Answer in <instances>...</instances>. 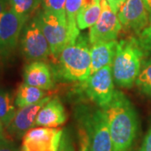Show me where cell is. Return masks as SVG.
Returning <instances> with one entry per match:
<instances>
[{"label":"cell","mask_w":151,"mask_h":151,"mask_svg":"<svg viewBox=\"0 0 151 151\" xmlns=\"http://www.w3.org/2000/svg\"><path fill=\"white\" fill-rule=\"evenodd\" d=\"M113 151H129L139 131V119L132 103L123 92L115 91L105 108Z\"/></svg>","instance_id":"1"},{"label":"cell","mask_w":151,"mask_h":151,"mask_svg":"<svg viewBox=\"0 0 151 151\" xmlns=\"http://www.w3.org/2000/svg\"><path fill=\"white\" fill-rule=\"evenodd\" d=\"M145 50L138 40L131 38L119 41L113 62V80L124 88L134 86L143 64Z\"/></svg>","instance_id":"2"},{"label":"cell","mask_w":151,"mask_h":151,"mask_svg":"<svg viewBox=\"0 0 151 151\" xmlns=\"http://www.w3.org/2000/svg\"><path fill=\"white\" fill-rule=\"evenodd\" d=\"M60 74L67 81H85L90 76L91 54L83 35L68 44L59 55Z\"/></svg>","instance_id":"3"},{"label":"cell","mask_w":151,"mask_h":151,"mask_svg":"<svg viewBox=\"0 0 151 151\" xmlns=\"http://www.w3.org/2000/svg\"><path fill=\"white\" fill-rule=\"evenodd\" d=\"M79 121L88 137V151H113L108 120L103 109L81 110Z\"/></svg>","instance_id":"4"},{"label":"cell","mask_w":151,"mask_h":151,"mask_svg":"<svg viewBox=\"0 0 151 151\" xmlns=\"http://www.w3.org/2000/svg\"><path fill=\"white\" fill-rule=\"evenodd\" d=\"M21 50L29 60H41L51 54L50 47L38 21L37 16L25 24L20 39Z\"/></svg>","instance_id":"5"},{"label":"cell","mask_w":151,"mask_h":151,"mask_svg":"<svg viewBox=\"0 0 151 151\" xmlns=\"http://www.w3.org/2000/svg\"><path fill=\"white\" fill-rule=\"evenodd\" d=\"M29 17L11 9L0 14V54L8 56L16 48L22 30Z\"/></svg>","instance_id":"6"},{"label":"cell","mask_w":151,"mask_h":151,"mask_svg":"<svg viewBox=\"0 0 151 151\" xmlns=\"http://www.w3.org/2000/svg\"><path fill=\"white\" fill-rule=\"evenodd\" d=\"M84 82L86 96L98 107L105 108L112 101L115 92L112 65L99 69Z\"/></svg>","instance_id":"7"},{"label":"cell","mask_w":151,"mask_h":151,"mask_svg":"<svg viewBox=\"0 0 151 151\" xmlns=\"http://www.w3.org/2000/svg\"><path fill=\"white\" fill-rule=\"evenodd\" d=\"M36 16L50 45L51 55L55 57L59 56L68 43L66 22L62 21L54 14L47 11H41Z\"/></svg>","instance_id":"8"},{"label":"cell","mask_w":151,"mask_h":151,"mask_svg":"<svg viewBox=\"0 0 151 151\" xmlns=\"http://www.w3.org/2000/svg\"><path fill=\"white\" fill-rule=\"evenodd\" d=\"M101 14L97 23L89 31V42L91 45L116 40L122 29V24L117 14L112 10L107 0H101Z\"/></svg>","instance_id":"9"},{"label":"cell","mask_w":151,"mask_h":151,"mask_svg":"<svg viewBox=\"0 0 151 151\" xmlns=\"http://www.w3.org/2000/svg\"><path fill=\"white\" fill-rule=\"evenodd\" d=\"M64 131L55 128L31 129L23 137V151H58Z\"/></svg>","instance_id":"10"},{"label":"cell","mask_w":151,"mask_h":151,"mask_svg":"<svg viewBox=\"0 0 151 151\" xmlns=\"http://www.w3.org/2000/svg\"><path fill=\"white\" fill-rule=\"evenodd\" d=\"M122 26L140 34L150 24L149 13L142 0H126L118 12Z\"/></svg>","instance_id":"11"},{"label":"cell","mask_w":151,"mask_h":151,"mask_svg":"<svg viewBox=\"0 0 151 151\" xmlns=\"http://www.w3.org/2000/svg\"><path fill=\"white\" fill-rule=\"evenodd\" d=\"M51 99L50 96L44 97L39 103L19 108L10 124L7 127L9 133L17 138L24 137L34 126L40 110Z\"/></svg>","instance_id":"12"},{"label":"cell","mask_w":151,"mask_h":151,"mask_svg":"<svg viewBox=\"0 0 151 151\" xmlns=\"http://www.w3.org/2000/svg\"><path fill=\"white\" fill-rule=\"evenodd\" d=\"M24 81L26 84L42 90H50L54 87L51 70L42 60H33L24 67Z\"/></svg>","instance_id":"13"},{"label":"cell","mask_w":151,"mask_h":151,"mask_svg":"<svg viewBox=\"0 0 151 151\" xmlns=\"http://www.w3.org/2000/svg\"><path fill=\"white\" fill-rule=\"evenodd\" d=\"M66 119L63 104L58 97H54L40 110L35 120V126L55 128L64 124Z\"/></svg>","instance_id":"14"},{"label":"cell","mask_w":151,"mask_h":151,"mask_svg":"<svg viewBox=\"0 0 151 151\" xmlns=\"http://www.w3.org/2000/svg\"><path fill=\"white\" fill-rule=\"evenodd\" d=\"M119 42L116 40L104 41L92 45L90 76L106 65H113Z\"/></svg>","instance_id":"15"},{"label":"cell","mask_w":151,"mask_h":151,"mask_svg":"<svg viewBox=\"0 0 151 151\" xmlns=\"http://www.w3.org/2000/svg\"><path fill=\"white\" fill-rule=\"evenodd\" d=\"M96 0H66L65 2V14L68 31V44L75 42L80 35V29L77 27L76 16L83 6L93 3Z\"/></svg>","instance_id":"16"},{"label":"cell","mask_w":151,"mask_h":151,"mask_svg":"<svg viewBox=\"0 0 151 151\" xmlns=\"http://www.w3.org/2000/svg\"><path fill=\"white\" fill-rule=\"evenodd\" d=\"M45 90L30 86L25 82L22 83L17 90L15 105L19 108L39 103L46 97Z\"/></svg>","instance_id":"17"},{"label":"cell","mask_w":151,"mask_h":151,"mask_svg":"<svg viewBox=\"0 0 151 151\" xmlns=\"http://www.w3.org/2000/svg\"><path fill=\"white\" fill-rule=\"evenodd\" d=\"M101 3L94 1L93 3L83 6L76 16L77 27L80 30L93 26L101 14Z\"/></svg>","instance_id":"18"},{"label":"cell","mask_w":151,"mask_h":151,"mask_svg":"<svg viewBox=\"0 0 151 151\" xmlns=\"http://www.w3.org/2000/svg\"><path fill=\"white\" fill-rule=\"evenodd\" d=\"M15 100L10 92L0 89V122L8 127L16 113Z\"/></svg>","instance_id":"19"},{"label":"cell","mask_w":151,"mask_h":151,"mask_svg":"<svg viewBox=\"0 0 151 151\" xmlns=\"http://www.w3.org/2000/svg\"><path fill=\"white\" fill-rule=\"evenodd\" d=\"M135 84L143 94L151 97V58L143 61Z\"/></svg>","instance_id":"20"},{"label":"cell","mask_w":151,"mask_h":151,"mask_svg":"<svg viewBox=\"0 0 151 151\" xmlns=\"http://www.w3.org/2000/svg\"><path fill=\"white\" fill-rule=\"evenodd\" d=\"M9 4L18 14L29 17L41 4V0H9Z\"/></svg>","instance_id":"21"},{"label":"cell","mask_w":151,"mask_h":151,"mask_svg":"<svg viewBox=\"0 0 151 151\" xmlns=\"http://www.w3.org/2000/svg\"><path fill=\"white\" fill-rule=\"evenodd\" d=\"M65 2L66 0H41V4L44 11L52 13L62 21L66 22Z\"/></svg>","instance_id":"22"},{"label":"cell","mask_w":151,"mask_h":151,"mask_svg":"<svg viewBox=\"0 0 151 151\" xmlns=\"http://www.w3.org/2000/svg\"><path fill=\"white\" fill-rule=\"evenodd\" d=\"M138 40L140 46L145 51L151 53V24L146 27L139 35Z\"/></svg>","instance_id":"23"},{"label":"cell","mask_w":151,"mask_h":151,"mask_svg":"<svg viewBox=\"0 0 151 151\" xmlns=\"http://www.w3.org/2000/svg\"><path fill=\"white\" fill-rule=\"evenodd\" d=\"M79 139H80V148L79 151H88V137L86 130L81 126L79 129Z\"/></svg>","instance_id":"24"},{"label":"cell","mask_w":151,"mask_h":151,"mask_svg":"<svg viewBox=\"0 0 151 151\" xmlns=\"http://www.w3.org/2000/svg\"><path fill=\"white\" fill-rule=\"evenodd\" d=\"M0 151H17L14 145L6 139H0Z\"/></svg>","instance_id":"25"},{"label":"cell","mask_w":151,"mask_h":151,"mask_svg":"<svg viewBox=\"0 0 151 151\" xmlns=\"http://www.w3.org/2000/svg\"><path fill=\"white\" fill-rule=\"evenodd\" d=\"M139 151H151V126L145 137L143 145Z\"/></svg>","instance_id":"26"},{"label":"cell","mask_w":151,"mask_h":151,"mask_svg":"<svg viewBox=\"0 0 151 151\" xmlns=\"http://www.w3.org/2000/svg\"><path fill=\"white\" fill-rule=\"evenodd\" d=\"M126 0H107L108 4L110 6V8L112 9V10L117 14L120 9V8L123 6Z\"/></svg>","instance_id":"27"},{"label":"cell","mask_w":151,"mask_h":151,"mask_svg":"<svg viewBox=\"0 0 151 151\" xmlns=\"http://www.w3.org/2000/svg\"><path fill=\"white\" fill-rule=\"evenodd\" d=\"M145 5V8L148 13H149V16H150V21L151 24V0H142Z\"/></svg>","instance_id":"28"},{"label":"cell","mask_w":151,"mask_h":151,"mask_svg":"<svg viewBox=\"0 0 151 151\" xmlns=\"http://www.w3.org/2000/svg\"><path fill=\"white\" fill-rule=\"evenodd\" d=\"M8 4H9V0H0V14L7 9Z\"/></svg>","instance_id":"29"},{"label":"cell","mask_w":151,"mask_h":151,"mask_svg":"<svg viewBox=\"0 0 151 151\" xmlns=\"http://www.w3.org/2000/svg\"><path fill=\"white\" fill-rule=\"evenodd\" d=\"M4 125L3 124L0 122V139H5L4 138Z\"/></svg>","instance_id":"30"},{"label":"cell","mask_w":151,"mask_h":151,"mask_svg":"<svg viewBox=\"0 0 151 151\" xmlns=\"http://www.w3.org/2000/svg\"><path fill=\"white\" fill-rule=\"evenodd\" d=\"M96 1H98V2H101V0H96Z\"/></svg>","instance_id":"31"},{"label":"cell","mask_w":151,"mask_h":151,"mask_svg":"<svg viewBox=\"0 0 151 151\" xmlns=\"http://www.w3.org/2000/svg\"><path fill=\"white\" fill-rule=\"evenodd\" d=\"M22 151H23V150H22Z\"/></svg>","instance_id":"32"},{"label":"cell","mask_w":151,"mask_h":151,"mask_svg":"<svg viewBox=\"0 0 151 151\" xmlns=\"http://www.w3.org/2000/svg\"><path fill=\"white\" fill-rule=\"evenodd\" d=\"M0 55H1V54H0Z\"/></svg>","instance_id":"33"},{"label":"cell","mask_w":151,"mask_h":151,"mask_svg":"<svg viewBox=\"0 0 151 151\" xmlns=\"http://www.w3.org/2000/svg\"></svg>","instance_id":"34"}]
</instances>
